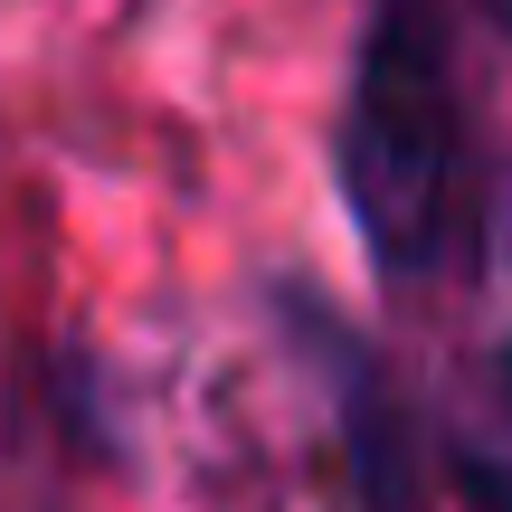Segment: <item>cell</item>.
Instances as JSON below:
<instances>
[{
    "instance_id": "1",
    "label": "cell",
    "mask_w": 512,
    "mask_h": 512,
    "mask_svg": "<svg viewBox=\"0 0 512 512\" xmlns=\"http://www.w3.org/2000/svg\"><path fill=\"white\" fill-rule=\"evenodd\" d=\"M456 162H465V124H456L446 10L437 0H380L361 67H351V105H342V200L380 275L418 285L446 266Z\"/></svg>"
},
{
    "instance_id": "2",
    "label": "cell",
    "mask_w": 512,
    "mask_h": 512,
    "mask_svg": "<svg viewBox=\"0 0 512 512\" xmlns=\"http://www.w3.org/2000/svg\"><path fill=\"white\" fill-rule=\"evenodd\" d=\"M446 494L465 512H512V342L475 351V361L446 380Z\"/></svg>"
}]
</instances>
